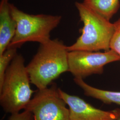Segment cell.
Wrapping results in <instances>:
<instances>
[{
	"label": "cell",
	"mask_w": 120,
	"mask_h": 120,
	"mask_svg": "<svg viewBox=\"0 0 120 120\" xmlns=\"http://www.w3.org/2000/svg\"><path fill=\"white\" fill-rule=\"evenodd\" d=\"M10 8L17 29L9 47L18 49L29 42L40 44L47 42L51 40L52 31L59 26L62 19L60 15L29 14L12 3Z\"/></svg>",
	"instance_id": "277c9868"
},
{
	"label": "cell",
	"mask_w": 120,
	"mask_h": 120,
	"mask_svg": "<svg viewBox=\"0 0 120 120\" xmlns=\"http://www.w3.org/2000/svg\"><path fill=\"white\" fill-rule=\"evenodd\" d=\"M84 4L108 20L117 13L120 0H83Z\"/></svg>",
	"instance_id": "30bf717a"
},
{
	"label": "cell",
	"mask_w": 120,
	"mask_h": 120,
	"mask_svg": "<svg viewBox=\"0 0 120 120\" xmlns=\"http://www.w3.org/2000/svg\"><path fill=\"white\" fill-rule=\"evenodd\" d=\"M9 120H35L34 115L31 112L24 109L22 112L11 114Z\"/></svg>",
	"instance_id": "4fadbf2b"
},
{
	"label": "cell",
	"mask_w": 120,
	"mask_h": 120,
	"mask_svg": "<svg viewBox=\"0 0 120 120\" xmlns=\"http://www.w3.org/2000/svg\"><path fill=\"white\" fill-rule=\"evenodd\" d=\"M25 62L24 57L17 54L9 64L0 86V104L7 113L12 114L25 109L34 92Z\"/></svg>",
	"instance_id": "3957f363"
},
{
	"label": "cell",
	"mask_w": 120,
	"mask_h": 120,
	"mask_svg": "<svg viewBox=\"0 0 120 120\" xmlns=\"http://www.w3.org/2000/svg\"><path fill=\"white\" fill-rule=\"evenodd\" d=\"M9 0L0 1V54L9 47L16 29L17 23L13 17Z\"/></svg>",
	"instance_id": "ba28073f"
},
{
	"label": "cell",
	"mask_w": 120,
	"mask_h": 120,
	"mask_svg": "<svg viewBox=\"0 0 120 120\" xmlns=\"http://www.w3.org/2000/svg\"><path fill=\"white\" fill-rule=\"evenodd\" d=\"M114 110L116 114V117L114 120H120V109L116 108Z\"/></svg>",
	"instance_id": "5bb4252c"
},
{
	"label": "cell",
	"mask_w": 120,
	"mask_h": 120,
	"mask_svg": "<svg viewBox=\"0 0 120 120\" xmlns=\"http://www.w3.org/2000/svg\"><path fill=\"white\" fill-rule=\"evenodd\" d=\"M115 29L110 44V49L115 52L120 57V18L114 23Z\"/></svg>",
	"instance_id": "7c38bea8"
},
{
	"label": "cell",
	"mask_w": 120,
	"mask_h": 120,
	"mask_svg": "<svg viewBox=\"0 0 120 120\" xmlns=\"http://www.w3.org/2000/svg\"><path fill=\"white\" fill-rule=\"evenodd\" d=\"M17 49L9 47L0 54V86H2L5 74L13 59L17 54Z\"/></svg>",
	"instance_id": "8fae6325"
},
{
	"label": "cell",
	"mask_w": 120,
	"mask_h": 120,
	"mask_svg": "<svg viewBox=\"0 0 120 120\" xmlns=\"http://www.w3.org/2000/svg\"><path fill=\"white\" fill-rule=\"evenodd\" d=\"M66 105L58 88L52 83L49 87L38 90L25 109L33 113L35 120H70Z\"/></svg>",
	"instance_id": "5b68a950"
},
{
	"label": "cell",
	"mask_w": 120,
	"mask_h": 120,
	"mask_svg": "<svg viewBox=\"0 0 120 120\" xmlns=\"http://www.w3.org/2000/svg\"><path fill=\"white\" fill-rule=\"evenodd\" d=\"M75 5L83 26L81 30L80 36L75 42L68 46L69 51L109 50L115 29L114 23H112L82 2L76 1Z\"/></svg>",
	"instance_id": "7a4b0ae2"
},
{
	"label": "cell",
	"mask_w": 120,
	"mask_h": 120,
	"mask_svg": "<svg viewBox=\"0 0 120 120\" xmlns=\"http://www.w3.org/2000/svg\"><path fill=\"white\" fill-rule=\"evenodd\" d=\"M69 72L74 78L84 79L94 74H101L106 64L120 60V57L110 49L104 52L73 50L69 51Z\"/></svg>",
	"instance_id": "8992f818"
},
{
	"label": "cell",
	"mask_w": 120,
	"mask_h": 120,
	"mask_svg": "<svg viewBox=\"0 0 120 120\" xmlns=\"http://www.w3.org/2000/svg\"><path fill=\"white\" fill-rule=\"evenodd\" d=\"M73 80L86 96L98 100L105 104H115L120 106V91L99 89L90 86L82 78H74Z\"/></svg>",
	"instance_id": "9c48e42d"
},
{
	"label": "cell",
	"mask_w": 120,
	"mask_h": 120,
	"mask_svg": "<svg viewBox=\"0 0 120 120\" xmlns=\"http://www.w3.org/2000/svg\"><path fill=\"white\" fill-rule=\"evenodd\" d=\"M60 96L69 107L70 120H114V110L105 111L94 107L83 99L69 94L58 88Z\"/></svg>",
	"instance_id": "52a82bcc"
},
{
	"label": "cell",
	"mask_w": 120,
	"mask_h": 120,
	"mask_svg": "<svg viewBox=\"0 0 120 120\" xmlns=\"http://www.w3.org/2000/svg\"><path fill=\"white\" fill-rule=\"evenodd\" d=\"M68 46L58 39L40 44L26 66L31 84L39 90L47 88L63 73L69 72Z\"/></svg>",
	"instance_id": "6da1fadb"
}]
</instances>
